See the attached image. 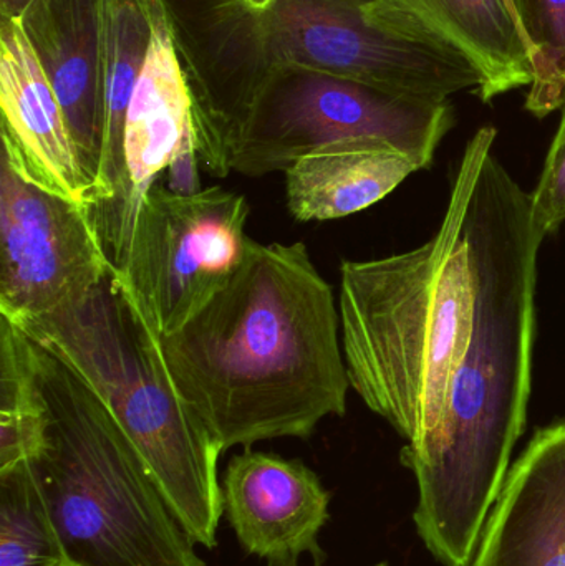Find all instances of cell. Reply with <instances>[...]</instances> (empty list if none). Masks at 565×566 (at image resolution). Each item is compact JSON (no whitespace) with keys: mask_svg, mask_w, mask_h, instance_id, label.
Here are the masks:
<instances>
[{"mask_svg":"<svg viewBox=\"0 0 565 566\" xmlns=\"http://www.w3.org/2000/svg\"><path fill=\"white\" fill-rule=\"evenodd\" d=\"M484 126L464 149L467 241L474 282L470 345L451 379L440 424L423 448L401 451L417 479L415 525L444 566H468L510 474L526 426L536 332L533 201L493 153Z\"/></svg>","mask_w":565,"mask_h":566,"instance_id":"cell-1","label":"cell"},{"mask_svg":"<svg viewBox=\"0 0 565 566\" xmlns=\"http://www.w3.org/2000/svg\"><path fill=\"white\" fill-rule=\"evenodd\" d=\"M158 343L176 391L222 452L308 439L347 412L338 302L304 242L249 239L229 282Z\"/></svg>","mask_w":565,"mask_h":566,"instance_id":"cell-2","label":"cell"},{"mask_svg":"<svg viewBox=\"0 0 565 566\" xmlns=\"http://www.w3.org/2000/svg\"><path fill=\"white\" fill-rule=\"evenodd\" d=\"M461 163L437 234L404 254L341 268L342 348L350 388L417 452L440 424L473 332L474 282Z\"/></svg>","mask_w":565,"mask_h":566,"instance_id":"cell-3","label":"cell"},{"mask_svg":"<svg viewBox=\"0 0 565 566\" xmlns=\"http://www.w3.org/2000/svg\"><path fill=\"white\" fill-rule=\"evenodd\" d=\"M29 338L43 436L29 459L69 566H206L106 402Z\"/></svg>","mask_w":565,"mask_h":566,"instance_id":"cell-4","label":"cell"},{"mask_svg":"<svg viewBox=\"0 0 565 566\" xmlns=\"http://www.w3.org/2000/svg\"><path fill=\"white\" fill-rule=\"evenodd\" d=\"M13 325L98 392L192 541L216 548L221 448L176 391L158 335L116 268L82 298Z\"/></svg>","mask_w":565,"mask_h":566,"instance_id":"cell-5","label":"cell"},{"mask_svg":"<svg viewBox=\"0 0 565 566\" xmlns=\"http://www.w3.org/2000/svg\"><path fill=\"white\" fill-rule=\"evenodd\" d=\"M453 123L448 99L305 72L254 99L232 143L229 169L248 178L285 172L314 149L357 138L390 143L425 169Z\"/></svg>","mask_w":565,"mask_h":566,"instance_id":"cell-6","label":"cell"},{"mask_svg":"<svg viewBox=\"0 0 565 566\" xmlns=\"http://www.w3.org/2000/svg\"><path fill=\"white\" fill-rule=\"evenodd\" d=\"M248 218V199L221 186L185 195L159 179L145 192L116 272L156 335L178 332L229 282Z\"/></svg>","mask_w":565,"mask_h":566,"instance_id":"cell-7","label":"cell"},{"mask_svg":"<svg viewBox=\"0 0 565 566\" xmlns=\"http://www.w3.org/2000/svg\"><path fill=\"white\" fill-rule=\"evenodd\" d=\"M375 0H279L275 39L317 72L428 99L480 92L481 73L460 53L404 32Z\"/></svg>","mask_w":565,"mask_h":566,"instance_id":"cell-8","label":"cell"},{"mask_svg":"<svg viewBox=\"0 0 565 566\" xmlns=\"http://www.w3.org/2000/svg\"><path fill=\"white\" fill-rule=\"evenodd\" d=\"M115 268L92 208L46 191L0 158V316L12 323L85 296Z\"/></svg>","mask_w":565,"mask_h":566,"instance_id":"cell-9","label":"cell"},{"mask_svg":"<svg viewBox=\"0 0 565 566\" xmlns=\"http://www.w3.org/2000/svg\"><path fill=\"white\" fill-rule=\"evenodd\" d=\"M222 511L242 551L269 566L327 560L321 532L332 494L299 459L244 449L232 455L221 485Z\"/></svg>","mask_w":565,"mask_h":566,"instance_id":"cell-10","label":"cell"},{"mask_svg":"<svg viewBox=\"0 0 565 566\" xmlns=\"http://www.w3.org/2000/svg\"><path fill=\"white\" fill-rule=\"evenodd\" d=\"M148 13L151 39L126 113L125 185L118 201L95 218L106 254L116 269L125 259L143 196L178 156L195 148L192 102L165 15L158 7H151Z\"/></svg>","mask_w":565,"mask_h":566,"instance_id":"cell-11","label":"cell"},{"mask_svg":"<svg viewBox=\"0 0 565 566\" xmlns=\"http://www.w3.org/2000/svg\"><path fill=\"white\" fill-rule=\"evenodd\" d=\"M0 105L2 155L46 191L92 208L62 105L20 17L3 20Z\"/></svg>","mask_w":565,"mask_h":566,"instance_id":"cell-12","label":"cell"},{"mask_svg":"<svg viewBox=\"0 0 565 566\" xmlns=\"http://www.w3.org/2000/svg\"><path fill=\"white\" fill-rule=\"evenodd\" d=\"M22 22L62 105L96 208L105 151L102 0H32Z\"/></svg>","mask_w":565,"mask_h":566,"instance_id":"cell-13","label":"cell"},{"mask_svg":"<svg viewBox=\"0 0 565 566\" xmlns=\"http://www.w3.org/2000/svg\"><path fill=\"white\" fill-rule=\"evenodd\" d=\"M468 566H565V421L510 469Z\"/></svg>","mask_w":565,"mask_h":566,"instance_id":"cell-14","label":"cell"},{"mask_svg":"<svg viewBox=\"0 0 565 566\" xmlns=\"http://www.w3.org/2000/svg\"><path fill=\"white\" fill-rule=\"evenodd\" d=\"M395 27L460 53L483 76L481 102L531 86L533 55L510 0H377Z\"/></svg>","mask_w":565,"mask_h":566,"instance_id":"cell-15","label":"cell"},{"mask_svg":"<svg viewBox=\"0 0 565 566\" xmlns=\"http://www.w3.org/2000/svg\"><path fill=\"white\" fill-rule=\"evenodd\" d=\"M420 165L374 138L331 143L301 156L285 175V201L299 222L357 214L394 192Z\"/></svg>","mask_w":565,"mask_h":566,"instance_id":"cell-16","label":"cell"},{"mask_svg":"<svg viewBox=\"0 0 565 566\" xmlns=\"http://www.w3.org/2000/svg\"><path fill=\"white\" fill-rule=\"evenodd\" d=\"M151 39L149 13L139 0H102V92L105 113L102 202L93 218L112 208L125 185V122Z\"/></svg>","mask_w":565,"mask_h":566,"instance_id":"cell-17","label":"cell"},{"mask_svg":"<svg viewBox=\"0 0 565 566\" xmlns=\"http://www.w3.org/2000/svg\"><path fill=\"white\" fill-rule=\"evenodd\" d=\"M0 566H69L29 461L0 469Z\"/></svg>","mask_w":565,"mask_h":566,"instance_id":"cell-18","label":"cell"},{"mask_svg":"<svg viewBox=\"0 0 565 566\" xmlns=\"http://www.w3.org/2000/svg\"><path fill=\"white\" fill-rule=\"evenodd\" d=\"M533 55L526 109L546 118L565 105V0H510Z\"/></svg>","mask_w":565,"mask_h":566,"instance_id":"cell-19","label":"cell"},{"mask_svg":"<svg viewBox=\"0 0 565 566\" xmlns=\"http://www.w3.org/2000/svg\"><path fill=\"white\" fill-rule=\"evenodd\" d=\"M531 201L537 234L543 239L554 234L565 222V105L559 129L547 153L543 175L536 191L531 195Z\"/></svg>","mask_w":565,"mask_h":566,"instance_id":"cell-20","label":"cell"},{"mask_svg":"<svg viewBox=\"0 0 565 566\" xmlns=\"http://www.w3.org/2000/svg\"><path fill=\"white\" fill-rule=\"evenodd\" d=\"M30 2H32V0H2L3 15H6V19L20 17V13L25 12Z\"/></svg>","mask_w":565,"mask_h":566,"instance_id":"cell-21","label":"cell"},{"mask_svg":"<svg viewBox=\"0 0 565 566\" xmlns=\"http://www.w3.org/2000/svg\"><path fill=\"white\" fill-rule=\"evenodd\" d=\"M375 566H390V565H387V564H380V565H375Z\"/></svg>","mask_w":565,"mask_h":566,"instance_id":"cell-22","label":"cell"}]
</instances>
